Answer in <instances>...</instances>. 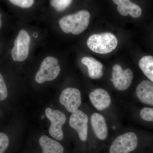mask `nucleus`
I'll use <instances>...</instances> for the list:
<instances>
[{"mask_svg": "<svg viewBox=\"0 0 153 153\" xmlns=\"http://www.w3.org/2000/svg\"><path fill=\"white\" fill-rule=\"evenodd\" d=\"M90 18V13L87 10H82L62 17L59 20V25L64 33L79 35L87 29Z\"/></svg>", "mask_w": 153, "mask_h": 153, "instance_id": "obj_1", "label": "nucleus"}, {"mask_svg": "<svg viewBox=\"0 0 153 153\" xmlns=\"http://www.w3.org/2000/svg\"><path fill=\"white\" fill-rule=\"evenodd\" d=\"M117 44L116 37L110 33L93 34L87 41L88 47L91 51L101 54L112 52L117 47Z\"/></svg>", "mask_w": 153, "mask_h": 153, "instance_id": "obj_2", "label": "nucleus"}, {"mask_svg": "<svg viewBox=\"0 0 153 153\" xmlns=\"http://www.w3.org/2000/svg\"><path fill=\"white\" fill-rule=\"evenodd\" d=\"M60 71L57 58L48 56L42 61L40 68L36 73V82L41 84L46 81L54 80L58 76Z\"/></svg>", "mask_w": 153, "mask_h": 153, "instance_id": "obj_3", "label": "nucleus"}, {"mask_svg": "<svg viewBox=\"0 0 153 153\" xmlns=\"http://www.w3.org/2000/svg\"><path fill=\"white\" fill-rule=\"evenodd\" d=\"M30 42L31 38L27 32L25 30H20L11 51L14 61L21 62L26 60L29 55Z\"/></svg>", "mask_w": 153, "mask_h": 153, "instance_id": "obj_4", "label": "nucleus"}, {"mask_svg": "<svg viewBox=\"0 0 153 153\" xmlns=\"http://www.w3.org/2000/svg\"><path fill=\"white\" fill-rule=\"evenodd\" d=\"M137 144V137L134 133H126L119 136L113 142L109 153H129L135 149Z\"/></svg>", "mask_w": 153, "mask_h": 153, "instance_id": "obj_5", "label": "nucleus"}, {"mask_svg": "<svg viewBox=\"0 0 153 153\" xmlns=\"http://www.w3.org/2000/svg\"><path fill=\"white\" fill-rule=\"evenodd\" d=\"M45 114L51 123L49 129L50 135L55 140H62L64 136L62 127L66 122V116L61 111L50 108L46 109Z\"/></svg>", "mask_w": 153, "mask_h": 153, "instance_id": "obj_6", "label": "nucleus"}, {"mask_svg": "<svg viewBox=\"0 0 153 153\" xmlns=\"http://www.w3.org/2000/svg\"><path fill=\"white\" fill-rule=\"evenodd\" d=\"M133 79L132 71L130 68L123 70L119 64H115L112 68V81L114 86L117 90H126L131 85Z\"/></svg>", "mask_w": 153, "mask_h": 153, "instance_id": "obj_7", "label": "nucleus"}, {"mask_svg": "<svg viewBox=\"0 0 153 153\" xmlns=\"http://www.w3.org/2000/svg\"><path fill=\"white\" fill-rule=\"evenodd\" d=\"M60 102L69 112H75L81 104L80 91L74 88H67L60 94Z\"/></svg>", "mask_w": 153, "mask_h": 153, "instance_id": "obj_8", "label": "nucleus"}, {"mask_svg": "<svg viewBox=\"0 0 153 153\" xmlns=\"http://www.w3.org/2000/svg\"><path fill=\"white\" fill-rule=\"evenodd\" d=\"M88 120L87 115L79 110L72 113L69 119L70 126L76 131L82 141L87 139Z\"/></svg>", "mask_w": 153, "mask_h": 153, "instance_id": "obj_9", "label": "nucleus"}, {"mask_svg": "<svg viewBox=\"0 0 153 153\" xmlns=\"http://www.w3.org/2000/svg\"><path fill=\"white\" fill-rule=\"evenodd\" d=\"M89 99L94 106L99 111L108 108L111 103V98L107 91L102 88H97L91 92Z\"/></svg>", "mask_w": 153, "mask_h": 153, "instance_id": "obj_10", "label": "nucleus"}, {"mask_svg": "<svg viewBox=\"0 0 153 153\" xmlns=\"http://www.w3.org/2000/svg\"><path fill=\"white\" fill-rule=\"evenodd\" d=\"M117 5V10L120 15L127 16L129 14L134 18H139L142 15V10L139 6L131 2L130 0H112Z\"/></svg>", "mask_w": 153, "mask_h": 153, "instance_id": "obj_11", "label": "nucleus"}, {"mask_svg": "<svg viewBox=\"0 0 153 153\" xmlns=\"http://www.w3.org/2000/svg\"><path fill=\"white\" fill-rule=\"evenodd\" d=\"M136 91L138 98L142 102L153 105V82L143 80L137 86Z\"/></svg>", "mask_w": 153, "mask_h": 153, "instance_id": "obj_12", "label": "nucleus"}, {"mask_svg": "<svg viewBox=\"0 0 153 153\" xmlns=\"http://www.w3.org/2000/svg\"><path fill=\"white\" fill-rule=\"evenodd\" d=\"M91 124L97 137L100 140H104L108 136V127L103 116L94 113L91 118Z\"/></svg>", "mask_w": 153, "mask_h": 153, "instance_id": "obj_13", "label": "nucleus"}, {"mask_svg": "<svg viewBox=\"0 0 153 153\" xmlns=\"http://www.w3.org/2000/svg\"><path fill=\"white\" fill-rule=\"evenodd\" d=\"M81 62L87 66L88 75L91 79H99L103 75L102 64L93 57H83L81 59Z\"/></svg>", "mask_w": 153, "mask_h": 153, "instance_id": "obj_14", "label": "nucleus"}, {"mask_svg": "<svg viewBox=\"0 0 153 153\" xmlns=\"http://www.w3.org/2000/svg\"><path fill=\"white\" fill-rule=\"evenodd\" d=\"M39 144L42 153H63L64 148L60 143L46 135L40 137Z\"/></svg>", "mask_w": 153, "mask_h": 153, "instance_id": "obj_15", "label": "nucleus"}, {"mask_svg": "<svg viewBox=\"0 0 153 153\" xmlns=\"http://www.w3.org/2000/svg\"><path fill=\"white\" fill-rule=\"evenodd\" d=\"M139 65L144 74L153 82V57L146 56L140 60Z\"/></svg>", "mask_w": 153, "mask_h": 153, "instance_id": "obj_16", "label": "nucleus"}, {"mask_svg": "<svg viewBox=\"0 0 153 153\" xmlns=\"http://www.w3.org/2000/svg\"><path fill=\"white\" fill-rule=\"evenodd\" d=\"M72 0H50V4L58 12L66 10L71 5Z\"/></svg>", "mask_w": 153, "mask_h": 153, "instance_id": "obj_17", "label": "nucleus"}, {"mask_svg": "<svg viewBox=\"0 0 153 153\" xmlns=\"http://www.w3.org/2000/svg\"><path fill=\"white\" fill-rule=\"evenodd\" d=\"M7 85L3 74L0 73V102L6 100L8 97Z\"/></svg>", "mask_w": 153, "mask_h": 153, "instance_id": "obj_18", "label": "nucleus"}, {"mask_svg": "<svg viewBox=\"0 0 153 153\" xmlns=\"http://www.w3.org/2000/svg\"><path fill=\"white\" fill-rule=\"evenodd\" d=\"M9 137L5 133L0 132V153H5L10 145Z\"/></svg>", "mask_w": 153, "mask_h": 153, "instance_id": "obj_19", "label": "nucleus"}, {"mask_svg": "<svg viewBox=\"0 0 153 153\" xmlns=\"http://www.w3.org/2000/svg\"><path fill=\"white\" fill-rule=\"evenodd\" d=\"M141 117L146 121L153 122V108L145 107L140 111Z\"/></svg>", "mask_w": 153, "mask_h": 153, "instance_id": "obj_20", "label": "nucleus"}, {"mask_svg": "<svg viewBox=\"0 0 153 153\" xmlns=\"http://www.w3.org/2000/svg\"><path fill=\"white\" fill-rule=\"evenodd\" d=\"M14 5L23 8H29L33 6L35 0H9Z\"/></svg>", "mask_w": 153, "mask_h": 153, "instance_id": "obj_21", "label": "nucleus"}, {"mask_svg": "<svg viewBox=\"0 0 153 153\" xmlns=\"http://www.w3.org/2000/svg\"><path fill=\"white\" fill-rule=\"evenodd\" d=\"M2 15L1 13V12H0V30L2 27L3 22H2Z\"/></svg>", "mask_w": 153, "mask_h": 153, "instance_id": "obj_22", "label": "nucleus"}]
</instances>
